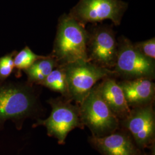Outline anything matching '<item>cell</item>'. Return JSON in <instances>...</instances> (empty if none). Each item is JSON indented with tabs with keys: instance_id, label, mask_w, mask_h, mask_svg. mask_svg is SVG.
<instances>
[{
	"instance_id": "obj_1",
	"label": "cell",
	"mask_w": 155,
	"mask_h": 155,
	"mask_svg": "<svg viewBox=\"0 0 155 155\" xmlns=\"http://www.w3.org/2000/svg\"><path fill=\"white\" fill-rule=\"evenodd\" d=\"M89 32L84 25L69 14L59 17L55 39L50 54L58 66L74 61H88L87 45Z\"/></svg>"
},
{
	"instance_id": "obj_2",
	"label": "cell",
	"mask_w": 155,
	"mask_h": 155,
	"mask_svg": "<svg viewBox=\"0 0 155 155\" xmlns=\"http://www.w3.org/2000/svg\"><path fill=\"white\" fill-rule=\"evenodd\" d=\"M38 104V95L33 84L0 80V124L31 116L36 110Z\"/></svg>"
},
{
	"instance_id": "obj_3",
	"label": "cell",
	"mask_w": 155,
	"mask_h": 155,
	"mask_svg": "<svg viewBox=\"0 0 155 155\" xmlns=\"http://www.w3.org/2000/svg\"><path fill=\"white\" fill-rule=\"evenodd\" d=\"M66 75L68 86V100L80 105L100 80L117 75L114 70L98 66L93 63L81 60L61 66Z\"/></svg>"
},
{
	"instance_id": "obj_4",
	"label": "cell",
	"mask_w": 155,
	"mask_h": 155,
	"mask_svg": "<svg viewBox=\"0 0 155 155\" xmlns=\"http://www.w3.org/2000/svg\"><path fill=\"white\" fill-rule=\"evenodd\" d=\"M79 106L82 124L88 127L92 136L104 137L120 127V120L103 100L97 85Z\"/></svg>"
},
{
	"instance_id": "obj_5",
	"label": "cell",
	"mask_w": 155,
	"mask_h": 155,
	"mask_svg": "<svg viewBox=\"0 0 155 155\" xmlns=\"http://www.w3.org/2000/svg\"><path fill=\"white\" fill-rule=\"evenodd\" d=\"M70 100L61 98H51L48 103L51 106L50 116L39 120L38 125L46 127L48 134L57 139L59 144H65L68 134L75 128L83 129L79 106L74 105Z\"/></svg>"
},
{
	"instance_id": "obj_6",
	"label": "cell",
	"mask_w": 155,
	"mask_h": 155,
	"mask_svg": "<svg viewBox=\"0 0 155 155\" xmlns=\"http://www.w3.org/2000/svg\"><path fill=\"white\" fill-rule=\"evenodd\" d=\"M114 71L125 79L148 78L155 76V61L145 57L129 39L122 37L118 43V52Z\"/></svg>"
},
{
	"instance_id": "obj_7",
	"label": "cell",
	"mask_w": 155,
	"mask_h": 155,
	"mask_svg": "<svg viewBox=\"0 0 155 155\" xmlns=\"http://www.w3.org/2000/svg\"><path fill=\"white\" fill-rule=\"evenodd\" d=\"M127 6L121 0H79L69 15L83 25L105 20L119 25Z\"/></svg>"
},
{
	"instance_id": "obj_8",
	"label": "cell",
	"mask_w": 155,
	"mask_h": 155,
	"mask_svg": "<svg viewBox=\"0 0 155 155\" xmlns=\"http://www.w3.org/2000/svg\"><path fill=\"white\" fill-rule=\"evenodd\" d=\"M132 136L140 150L155 147V113L153 104L131 109L130 114L120 121V125Z\"/></svg>"
},
{
	"instance_id": "obj_9",
	"label": "cell",
	"mask_w": 155,
	"mask_h": 155,
	"mask_svg": "<svg viewBox=\"0 0 155 155\" xmlns=\"http://www.w3.org/2000/svg\"><path fill=\"white\" fill-rule=\"evenodd\" d=\"M118 43L111 28L98 27L89 33L87 45L88 61L98 66L111 70L114 68Z\"/></svg>"
},
{
	"instance_id": "obj_10",
	"label": "cell",
	"mask_w": 155,
	"mask_h": 155,
	"mask_svg": "<svg viewBox=\"0 0 155 155\" xmlns=\"http://www.w3.org/2000/svg\"><path fill=\"white\" fill-rule=\"evenodd\" d=\"M91 145L102 155H141L130 134L125 129H118L105 136L89 138Z\"/></svg>"
},
{
	"instance_id": "obj_11",
	"label": "cell",
	"mask_w": 155,
	"mask_h": 155,
	"mask_svg": "<svg viewBox=\"0 0 155 155\" xmlns=\"http://www.w3.org/2000/svg\"><path fill=\"white\" fill-rule=\"evenodd\" d=\"M152 79L136 78L118 82L130 109L153 104L155 85Z\"/></svg>"
},
{
	"instance_id": "obj_12",
	"label": "cell",
	"mask_w": 155,
	"mask_h": 155,
	"mask_svg": "<svg viewBox=\"0 0 155 155\" xmlns=\"http://www.w3.org/2000/svg\"><path fill=\"white\" fill-rule=\"evenodd\" d=\"M97 86L103 100L119 120L121 121L127 118L131 109L116 81L111 77L106 78Z\"/></svg>"
},
{
	"instance_id": "obj_13",
	"label": "cell",
	"mask_w": 155,
	"mask_h": 155,
	"mask_svg": "<svg viewBox=\"0 0 155 155\" xmlns=\"http://www.w3.org/2000/svg\"><path fill=\"white\" fill-rule=\"evenodd\" d=\"M58 66L55 59L50 55L35 61L24 71L27 77V82L40 85L51 71Z\"/></svg>"
},
{
	"instance_id": "obj_14",
	"label": "cell",
	"mask_w": 155,
	"mask_h": 155,
	"mask_svg": "<svg viewBox=\"0 0 155 155\" xmlns=\"http://www.w3.org/2000/svg\"><path fill=\"white\" fill-rule=\"evenodd\" d=\"M40 85L45 86L52 91L59 93L65 98L68 99L66 75L61 66H58L54 68Z\"/></svg>"
},
{
	"instance_id": "obj_15",
	"label": "cell",
	"mask_w": 155,
	"mask_h": 155,
	"mask_svg": "<svg viewBox=\"0 0 155 155\" xmlns=\"http://www.w3.org/2000/svg\"><path fill=\"white\" fill-rule=\"evenodd\" d=\"M45 56L36 54L28 46L17 52L14 58V68L16 70L17 75L19 76L21 71L27 69L35 61Z\"/></svg>"
},
{
	"instance_id": "obj_16",
	"label": "cell",
	"mask_w": 155,
	"mask_h": 155,
	"mask_svg": "<svg viewBox=\"0 0 155 155\" xmlns=\"http://www.w3.org/2000/svg\"><path fill=\"white\" fill-rule=\"evenodd\" d=\"M17 51L14 50L0 57V80H6L14 69V58Z\"/></svg>"
},
{
	"instance_id": "obj_17",
	"label": "cell",
	"mask_w": 155,
	"mask_h": 155,
	"mask_svg": "<svg viewBox=\"0 0 155 155\" xmlns=\"http://www.w3.org/2000/svg\"><path fill=\"white\" fill-rule=\"evenodd\" d=\"M134 47L145 57L155 60V39L153 38L143 41L133 43Z\"/></svg>"
},
{
	"instance_id": "obj_18",
	"label": "cell",
	"mask_w": 155,
	"mask_h": 155,
	"mask_svg": "<svg viewBox=\"0 0 155 155\" xmlns=\"http://www.w3.org/2000/svg\"><path fill=\"white\" fill-rule=\"evenodd\" d=\"M144 155H148V154H146V153H145ZM150 155H155V151H153V152Z\"/></svg>"
}]
</instances>
